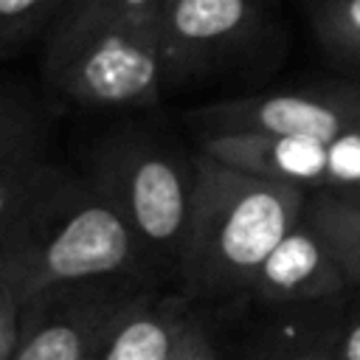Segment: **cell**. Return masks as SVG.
<instances>
[{"label":"cell","instance_id":"20","mask_svg":"<svg viewBox=\"0 0 360 360\" xmlns=\"http://www.w3.org/2000/svg\"><path fill=\"white\" fill-rule=\"evenodd\" d=\"M259 3H270V0H259Z\"/></svg>","mask_w":360,"mask_h":360},{"label":"cell","instance_id":"4","mask_svg":"<svg viewBox=\"0 0 360 360\" xmlns=\"http://www.w3.org/2000/svg\"><path fill=\"white\" fill-rule=\"evenodd\" d=\"M48 90L84 110H146L166 84L155 14L48 34L42 48Z\"/></svg>","mask_w":360,"mask_h":360},{"label":"cell","instance_id":"10","mask_svg":"<svg viewBox=\"0 0 360 360\" xmlns=\"http://www.w3.org/2000/svg\"><path fill=\"white\" fill-rule=\"evenodd\" d=\"M349 295L343 270L318 222L304 211L259 264L245 301L259 307L309 304ZM242 301V298H239Z\"/></svg>","mask_w":360,"mask_h":360},{"label":"cell","instance_id":"17","mask_svg":"<svg viewBox=\"0 0 360 360\" xmlns=\"http://www.w3.org/2000/svg\"><path fill=\"white\" fill-rule=\"evenodd\" d=\"M172 360H228V349L219 338V323L214 321L211 307L194 304Z\"/></svg>","mask_w":360,"mask_h":360},{"label":"cell","instance_id":"11","mask_svg":"<svg viewBox=\"0 0 360 360\" xmlns=\"http://www.w3.org/2000/svg\"><path fill=\"white\" fill-rule=\"evenodd\" d=\"M343 301L346 295L284 307L253 304L259 318L233 349L225 346L228 360H335Z\"/></svg>","mask_w":360,"mask_h":360},{"label":"cell","instance_id":"2","mask_svg":"<svg viewBox=\"0 0 360 360\" xmlns=\"http://www.w3.org/2000/svg\"><path fill=\"white\" fill-rule=\"evenodd\" d=\"M0 264L25 292L84 278L163 284L112 202L82 174L65 169L0 239Z\"/></svg>","mask_w":360,"mask_h":360},{"label":"cell","instance_id":"18","mask_svg":"<svg viewBox=\"0 0 360 360\" xmlns=\"http://www.w3.org/2000/svg\"><path fill=\"white\" fill-rule=\"evenodd\" d=\"M25 292L0 264V360H11L17 335H20V315H22Z\"/></svg>","mask_w":360,"mask_h":360},{"label":"cell","instance_id":"12","mask_svg":"<svg viewBox=\"0 0 360 360\" xmlns=\"http://www.w3.org/2000/svg\"><path fill=\"white\" fill-rule=\"evenodd\" d=\"M194 301L163 284L138 287L112 315L96 360H172Z\"/></svg>","mask_w":360,"mask_h":360},{"label":"cell","instance_id":"5","mask_svg":"<svg viewBox=\"0 0 360 360\" xmlns=\"http://www.w3.org/2000/svg\"><path fill=\"white\" fill-rule=\"evenodd\" d=\"M186 118L197 132V141L211 135L326 138L360 124V82L343 76L219 98L194 107Z\"/></svg>","mask_w":360,"mask_h":360},{"label":"cell","instance_id":"1","mask_svg":"<svg viewBox=\"0 0 360 360\" xmlns=\"http://www.w3.org/2000/svg\"><path fill=\"white\" fill-rule=\"evenodd\" d=\"M304 205V188L197 149L194 205L174 287L200 307H225L245 298L259 264Z\"/></svg>","mask_w":360,"mask_h":360},{"label":"cell","instance_id":"19","mask_svg":"<svg viewBox=\"0 0 360 360\" xmlns=\"http://www.w3.org/2000/svg\"><path fill=\"white\" fill-rule=\"evenodd\" d=\"M335 360H360V292H349L343 301Z\"/></svg>","mask_w":360,"mask_h":360},{"label":"cell","instance_id":"16","mask_svg":"<svg viewBox=\"0 0 360 360\" xmlns=\"http://www.w3.org/2000/svg\"><path fill=\"white\" fill-rule=\"evenodd\" d=\"M155 8H158V0H70L48 34H70L93 25L124 22V20L155 14Z\"/></svg>","mask_w":360,"mask_h":360},{"label":"cell","instance_id":"15","mask_svg":"<svg viewBox=\"0 0 360 360\" xmlns=\"http://www.w3.org/2000/svg\"><path fill=\"white\" fill-rule=\"evenodd\" d=\"M70 0H0V62L48 37Z\"/></svg>","mask_w":360,"mask_h":360},{"label":"cell","instance_id":"8","mask_svg":"<svg viewBox=\"0 0 360 360\" xmlns=\"http://www.w3.org/2000/svg\"><path fill=\"white\" fill-rule=\"evenodd\" d=\"M197 149L307 194H360V124L326 138L211 135L200 138Z\"/></svg>","mask_w":360,"mask_h":360},{"label":"cell","instance_id":"7","mask_svg":"<svg viewBox=\"0 0 360 360\" xmlns=\"http://www.w3.org/2000/svg\"><path fill=\"white\" fill-rule=\"evenodd\" d=\"M143 284L135 278H84L48 284L22 304L11 360H96L118 307Z\"/></svg>","mask_w":360,"mask_h":360},{"label":"cell","instance_id":"6","mask_svg":"<svg viewBox=\"0 0 360 360\" xmlns=\"http://www.w3.org/2000/svg\"><path fill=\"white\" fill-rule=\"evenodd\" d=\"M155 22L166 84L236 65L267 34L259 0H158Z\"/></svg>","mask_w":360,"mask_h":360},{"label":"cell","instance_id":"3","mask_svg":"<svg viewBox=\"0 0 360 360\" xmlns=\"http://www.w3.org/2000/svg\"><path fill=\"white\" fill-rule=\"evenodd\" d=\"M124 217L158 278H177L197 186V149L143 129L98 138L82 172Z\"/></svg>","mask_w":360,"mask_h":360},{"label":"cell","instance_id":"14","mask_svg":"<svg viewBox=\"0 0 360 360\" xmlns=\"http://www.w3.org/2000/svg\"><path fill=\"white\" fill-rule=\"evenodd\" d=\"M309 25L332 68L360 82V0H309Z\"/></svg>","mask_w":360,"mask_h":360},{"label":"cell","instance_id":"13","mask_svg":"<svg viewBox=\"0 0 360 360\" xmlns=\"http://www.w3.org/2000/svg\"><path fill=\"white\" fill-rule=\"evenodd\" d=\"M307 214L332 245L349 292H360V194L309 191Z\"/></svg>","mask_w":360,"mask_h":360},{"label":"cell","instance_id":"9","mask_svg":"<svg viewBox=\"0 0 360 360\" xmlns=\"http://www.w3.org/2000/svg\"><path fill=\"white\" fill-rule=\"evenodd\" d=\"M65 169L45 101L31 87L0 79V239Z\"/></svg>","mask_w":360,"mask_h":360}]
</instances>
